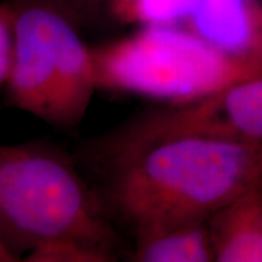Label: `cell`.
<instances>
[{
    "label": "cell",
    "instance_id": "1",
    "mask_svg": "<svg viewBox=\"0 0 262 262\" xmlns=\"http://www.w3.org/2000/svg\"><path fill=\"white\" fill-rule=\"evenodd\" d=\"M108 206L134 237L207 220L262 182V143L175 136L105 158Z\"/></svg>",
    "mask_w": 262,
    "mask_h": 262
},
{
    "label": "cell",
    "instance_id": "2",
    "mask_svg": "<svg viewBox=\"0 0 262 262\" xmlns=\"http://www.w3.org/2000/svg\"><path fill=\"white\" fill-rule=\"evenodd\" d=\"M57 239L118 249L102 200L67 155L39 141L0 144V242L22 261Z\"/></svg>",
    "mask_w": 262,
    "mask_h": 262
},
{
    "label": "cell",
    "instance_id": "3",
    "mask_svg": "<svg viewBox=\"0 0 262 262\" xmlns=\"http://www.w3.org/2000/svg\"><path fill=\"white\" fill-rule=\"evenodd\" d=\"M12 56L5 91L24 113L58 128L82 122L96 84L92 47L80 28L44 0H8Z\"/></svg>",
    "mask_w": 262,
    "mask_h": 262
},
{
    "label": "cell",
    "instance_id": "4",
    "mask_svg": "<svg viewBox=\"0 0 262 262\" xmlns=\"http://www.w3.org/2000/svg\"><path fill=\"white\" fill-rule=\"evenodd\" d=\"M98 89L178 105L261 77L252 66L179 27L136 28L92 47Z\"/></svg>",
    "mask_w": 262,
    "mask_h": 262
},
{
    "label": "cell",
    "instance_id": "5",
    "mask_svg": "<svg viewBox=\"0 0 262 262\" xmlns=\"http://www.w3.org/2000/svg\"><path fill=\"white\" fill-rule=\"evenodd\" d=\"M175 136L262 143V76L198 101L141 114L106 137L102 158Z\"/></svg>",
    "mask_w": 262,
    "mask_h": 262
},
{
    "label": "cell",
    "instance_id": "6",
    "mask_svg": "<svg viewBox=\"0 0 262 262\" xmlns=\"http://www.w3.org/2000/svg\"><path fill=\"white\" fill-rule=\"evenodd\" d=\"M182 28L262 75V0H198Z\"/></svg>",
    "mask_w": 262,
    "mask_h": 262
},
{
    "label": "cell",
    "instance_id": "7",
    "mask_svg": "<svg viewBox=\"0 0 262 262\" xmlns=\"http://www.w3.org/2000/svg\"><path fill=\"white\" fill-rule=\"evenodd\" d=\"M214 261L262 262V182L207 219Z\"/></svg>",
    "mask_w": 262,
    "mask_h": 262
},
{
    "label": "cell",
    "instance_id": "8",
    "mask_svg": "<svg viewBox=\"0 0 262 262\" xmlns=\"http://www.w3.org/2000/svg\"><path fill=\"white\" fill-rule=\"evenodd\" d=\"M131 261L211 262L214 261L207 220L166 226L134 237Z\"/></svg>",
    "mask_w": 262,
    "mask_h": 262
},
{
    "label": "cell",
    "instance_id": "9",
    "mask_svg": "<svg viewBox=\"0 0 262 262\" xmlns=\"http://www.w3.org/2000/svg\"><path fill=\"white\" fill-rule=\"evenodd\" d=\"M198 0H108L113 22L136 27H179L185 25Z\"/></svg>",
    "mask_w": 262,
    "mask_h": 262
},
{
    "label": "cell",
    "instance_id": "10",
    "mask_svg": "<svg viewBox=\"0 0 262 262\" xmlns=\"http://www.w3.org/2000/svg\"><path fill=\"white\" fill-rule=\"evenodd\" d=\"M118 253L79 239H57L41 244L24 255L27 262H111Z\"/></svg>",
    "mask_w": 262,
    "mask_h": 262
},
{
    "label": "cell",
    "instance_id": "11",
    "mask_svg": "<svg viewBox=\"0 0 262 262\" xmlns=\"http://www.w3.org/2000/svg\"><path fill=\"white\" fill-rule=\"evenodd\" d=\"M63 12L79 28H94L110 19L108 0H44Z\"/></svg>",
    "mask_w": 262,
    "mask_h": 262
},
{
    "label": "cell",
    "instance_id": "12",
    "mask_svg": "<svg viewBox=\"0 0 262 262\" xmlns=\"http://www.w3.org/2000/svg\"><path fill=\"white\" fill-rule=\"evenodd\" d=\"M12 12L9 2L0 0V88H5L12 56Z\"/></svg>",
    "mask_w": 262,
    "mask_h": 262
},
{
    "label": "cell",
    "instance_id": "13",
    "mask_svg": "<svg viewBox=\"0 0 262 262\" xmlns=\"http://www.w3.org/2000/svg\"><path fill=\"white\" fill-rule=\"evenodd\" d=\"M18 261V258L10 252L9 249L5 245L0 242V262H15Z\"/></svg>",
    "mask_w": 262,
    "mask_h": 262
}]
</instances>
